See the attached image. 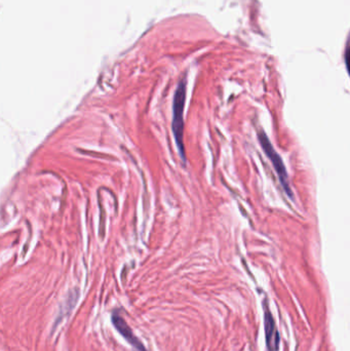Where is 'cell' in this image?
<instances>
[{
	"label": "cell",
	"instance_id": "cell-2",
	"mask_svg": "<svg viewBox=\"0 0 350 351\" xmlns=\"http://www.w3.org/2000/svg\"><path fill=\"white\" fill-rule=\"evenodd\" d=\"M258 139H259L262 149H263L266 156L270 159L272 165H273V168H274L277 177H278V180L281 184V187H283L285 193L291 199H294V193L290 186L289 176H288L286 165L283 161V158H281L280 155L275 151L274 147L272 146L270 140L268 139V136H266V134L264 132L258 133Z\"/></svg>",
	"mask_w": 350,
	"mask_h": 351
},
{
	"label": "cell",
	"instance_id": "cell-3",
	"mask_svg": "<svg viewBox=\"0 0 350 351\" xmlns=\"http://www.w3.org/2000/svg\"><path fill=\"white\" fill-rule=\"evenodd\" d=\"M264 330H265V338L266 345L269 351H277L279 347V334L276 329L275 320L272 316L267 302L264 301Z\"/></svg>",
	"mask_w": 350,
	"mask_h": 351
},
{
	"label": "cell",
	"instance_id": "cell-4",
	"mask_svg": "<svg viewBox=\"0 0 350 351\" xmlns=\"http://www.w3.org/2000/svg\"><path fill=\"white\" fill-rule=\"evenodd\" d=\"M133 347H134L135 351H147V350H146L145 346L143 345V343L141 342V341H140V342H138L137 344H135Z\"/></svg>",
	"mask_w": 350,
	"mask_h": 351
},
{
	"label": "cell",
	"instance_id": "cell-1",
	"mask_svg": "<svg viewBox=\"0 0 350 351\" xmlns=\"http://www.w3.org/2000/svg\"><path fill=\"white\" fill-rule=\"evenodd\" d=\"M186 101V81L182 79L176 89L173 100V121L172 131L174 134L175 141H176L177 148L182 160L185 162L186 153L185 146H184V108H185Z\"/></svg>",
	"mask_w": 350,
	"mask_h": 351
}]
</instances>
